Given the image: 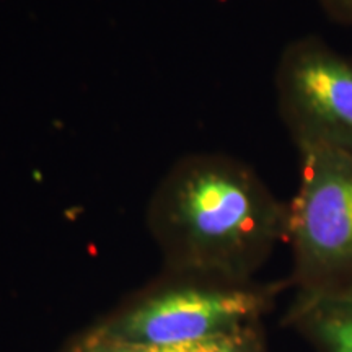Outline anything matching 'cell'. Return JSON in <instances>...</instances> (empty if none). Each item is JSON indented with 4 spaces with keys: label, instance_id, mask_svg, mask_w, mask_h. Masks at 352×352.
I'll return each mask as SVG.
<instances>
[{
    "label": "cell",
    "instance_id": "cell-1",
    "mask_svg": "<svg viewBox=\"0 0 352 352\" xmlns=\"http://www.w3.org/2000/svg\"><path fill=\"white\" fill-rule=\"evenodd\" d=\"M147 226L165 271L248 283L287 241L289 206L240 158L191 153L157 184Z\"/></svg>",
    "mask_w": 352,
    "mask_h": 352
},
{
    "label": "cell",
    "instance_id": "cell-2",
    "mask_svg": "<svg viewBox=\"0 0 352 352\" xmlns=\"http://www.w3.org/2000/svg\"><path fill=\"white\" fill-rule=\"evenodd\" d=\"M287 287L289 279L232 283L165 271L88 333L103 340L142 346L210 340L259 323Z\"/></svg>",
    "mask_w": 352,
    "mask_h": 352
},
{
    "label": "cell",
    "instance_id": "cell-3",
    "mask_svg": "<svg viewBox=\"0 0 352 352\" xmlns=\"http://www.w3.org/2000/svg\"><path fill=\"white\" fill-rule=\"evenodd\" d=\"M300 175L287 202L289 284L296 290L352 283V152H298Z\"/></svg>",
    "mask_w": 352,
    "mask_h": 352
},
{
    "label": "cell",
    "instance_id": "cell-4",
    "mask_svg": "<svg viewBox=\"0 0 352 352\" xmlns=\"http://www.w3.org/2000/svg\"><path fill=\"white\" fill-rule=\"evenodd\" d=\"M276 98L297 151L352 152V57L316 34L294 39L277 60Z\"/></svg>",
    "mask_w": 352,
    "mask_h": 352
},
{
    "label": "cell",
    "instance_id": "cell-5",
    "mask_svg": "<svg viewBox=\"0 0 352 352\" xmlns=\"http://www.w3.org/2000/svg\"><path fill=\"white\" fill-rule=\"evenodd\" d=\"M283 324L315 352H352V283L296 290Z\"/></svg>",
    "mask_w": 352,
    "mask_h": 352
},
{
    "label": "cell",
    "instance_id": "cell-6",
    "mask_svg": "<svg viewBox=\"0 0 352 352\" xmlns=\"http://www.w3.org/2000/svg\"><path fill=\"white\" fill-rule=\"evenodd\" d=\"M65 352H270L261 321L210 340L170 346H142L103 340L85 331Z\"/></svg>",
    "mask_w": 352,
    "mask_h": 352
},
{
    "label": "cell",
    "instance_id": "cell-7",
    "mask_svg": "<svg viewBox=\"0 0 352 352\" xmlns=\"http://www.w3.org/2000/svg\"><path fill=\"white\" fill-rule=\"evenodd\" d=\"M328 19L338 25H352V0H318Z\"/></svg>",
    "mask_w": 352,
    "mask_h": 352
}]
</instances>
